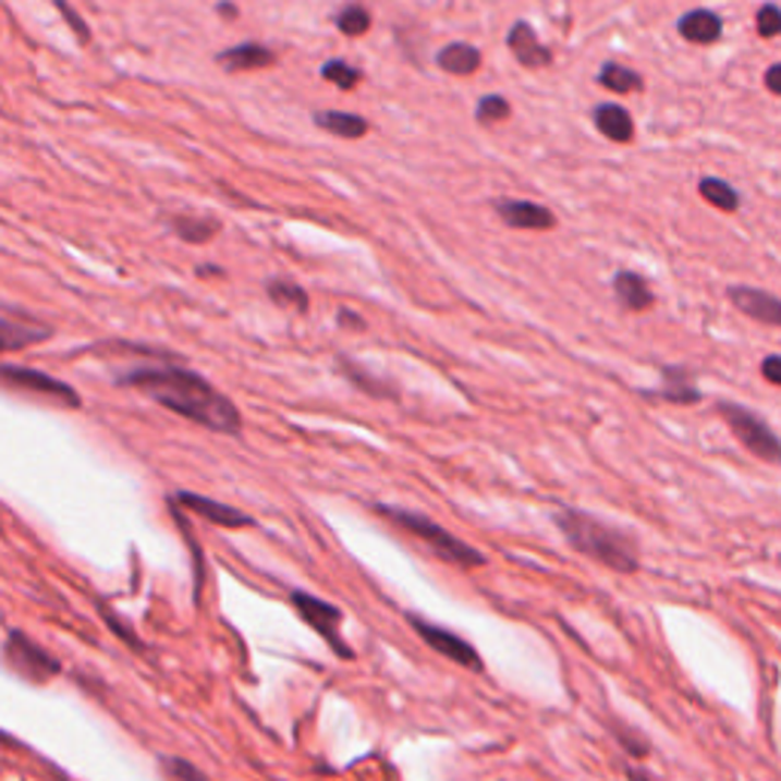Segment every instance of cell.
<instances>
[{"label": "cell", "mask_w": 781, "mask_h": 781, "mask_svg": "<svg viewBox=\"0 0 781 781\" xmlns=\"http://www.w3.org/2000/svg\"><path fill=\"white\" fill-rule=\"evenodd\" d=\"M120 388H132L144 398L156 400L159 406H166L181 418H190L202 428L217 430V434H230L235 437L242 430V413L223 391H217L215 385L193 369L178 367L174 357L166 364H147L123 373L117 379Z\"/></svg>", "instance_id": "1"}, {"label": "cell", "mask_w": 781, "mask_h": 781, "mask_svg": "<svg viewBox=\"0 0 781 781\" xmlns=\"http://www.w3.org/2000/svg\"><path fill=\"white\" fill-rule=\"evenodd\" d=\"M556 528L571 544V550L596 559L598 565L613 568L620 574H635L638 565H642L635 540L623 528L608 525V522H601L593 513H583V510H574V507H562V510H556Z\"/></svg>", "instance_id": "2"}, {"label": "cell", "mask_w": 781, "mask_h": 781, "mask_svg": "<svg viewBox=\"0 0 781 781\" xmlns=\"http://www.w3.org/2000/svg\"><path fill=\"white\" fill-rule=\"evenodd\" d=\"M373 510H376L379 516H385L391 525L403 528L406 535L418 537L437 559H443L446 565L464 568V571H474V568L486 565V556H483V552L471 547L467 540L452 535L449 528H443L440 522H434L430 516H425V513H415V510H406V507L385 504H376Z\"/></svg>", "instance_id": "3"}, {"label": "cell", "mask_w": 781, "mask_h": 781, "mask_svg": "<svg viewBox=\"0 0 781 781\" xmlns=\"http://www.w3.org/2000/svg\"><path fill=\"white\" fill-rule=\"evenodd\" d=\"M718 413L727 422V428L733 430L735 440L745 446L754 459L766 461V464H781V437L769 428L764 415H757L733 400H720Z\"/></svg>", "instance_id": "4"}, {"label": "cell", "mask_w": 781, "mask_h": 781, "mask_svg": "<svg viewBox=\"0 0 781 781\" xmlns=\"http://www.w3.org/2000/svg\"><path fill=\"white\" fill-rule=\"evenodd\" d=\"M3 659L7 666L13 669L16 674H22L25 681L32 684H44L49 678H59L62 674V662L47 654L40 644L28 638L25 632L19 629H10L7 632V644H3Z\"/></svg>", "instance_id": "5"}, {"label": "cell", "mask_w": 781, "mask_h": 781, "mask_svg": "<svg viewBox=\"0 0 781 781\" xmlns=\"http://www.w3.org/2000/svg\"><path fill=\"white\" fill-rule=\"evenodd\" d=\"M406 623L413 626L415 635L428 644L430 650H437L440 657L455 662V666H464V669H471V672L483 674V669H486V666H483V657L476 654V647L467 642V638H461L452 629L440 626V623H430L428 617H422V613L415 611L406 613Z\"/></svg>", "instance_id": "6"}, {"label": "cell", "mask_w": 781, "mask_h": 781, "mask_svg": "<svg viewBox=\"0 0 781 781\" xmlns=\"http://www.w3.org/2000/svg\"><path fill=\"white\" fill-rule=\"evenodd\" d=\"M291 605L293 611L300 613L308 626L315 629L324 642L330 644V650H333L339 659H354V650L345 644V638L339 635L342 611H339L337 605H330V601H324V598L312 596V593H303V589H293Z\"/></svg>", "instance_id": "7"}, {"label": "cell", "mask_w": 781, "mask_h": 781, "mask_svg": "<svg viewBox=\"0 0 781 781\" xmlns=\"http://www.w3.org/2000/svg\"><path fill=\"white\" fill-rule=\"evenodd\" d=\"M0 379L10 385V388L28 391V394H40V398H47L49 403H59V406H68V410H80V406H83L80 391H74L71 385L56 379V376H49V373H40V369L3 364Z\"/></svg>", "instance_id": "8"}, {"label": "cell", "mask_w": 781, "mask_h": 781, "mask_svg": "<svg viewBox=\"0 0 781 781\" xmlns=\"http://www.w3.org/2000/svg\"><path fill=\"white\" fill-rule=\"evenodd\" d=\"M174 504L193 510L196 516L211 522V525H220V528H247V525H254V516H247L245 510L211 501V498L196 495V491H178V495H174Z\"/></svg>", "instance_id": "9"}, {"label": "cell", "mask_w": 781, "mask_h": 781, "mask_svg": "<svg viewBox=\"0 0 781 781\" xmlns=\"http://www.w3.org/2000/svg\"><path fill=\"white\" fill-rule=\"evenodd\" d=\"M19 312L13 306L3 308V321H0V337H3V352H19V349H25V345H37V342H44V339L52 337V330L44 327V324H37L34 318L28 315H22L16 318Z\"/></svg>", "instance_id": "10"}, {"label": "cell", "mask_w": 781, "mask_h": 781, "mask_svg": "<svg viewBox=\"0 0 781 781\" xmlns=\"http://www.w3.org/2000/svg\"><path fill=\"white\" fill-rule=\"evenodd\" d=\"M727 293H730L733 306L739 308L742 315H748V318L760 324H769V327H781V300L776 293L757 291V288H742V284H735V288H730Z\"/></svg>", "instance_id": "11"}, {"label": "cell", "mask_w": 781, "mask_h": 781, "mask_svg": "<svg viewBox=\"0 0 781 781\" xmlns=\"http://www.w3.org/2000/svg\"><path fill=\"white\" fill-rule=\"evenodd\" d=\"M495 211L513 230H552L556 227V215H552L550 208H544V205H535V202H495Z\"/></svg>", "instance_id": "12"}, {"label": "cell", "mask_w": 781, "mask_h": 781, "mask_svg": "<svg viewBox=\"0 0 781 781\" xmlns=\"http://www.w3.org/2000/svg\"><path fill=\"white\" fill-rule=\"evenodd\" d=\"M507 47L516 56L522 68H547L552 62V52L537 40L535 28L528 22H516L507 34Z\"/></svg>", "instance_id": "13"}, {"label": "cell", "mask_w": 781, "mask_h": 781, "mask_svg": "<svg viewBox=\"0 0 781 781\" xmlns=\"http://www.w3.org/2000/svg\"><path fill=\"white\" fill-rule=\"evenodd\" d=\"M644 398L666 400V403H678V406H693V403L703 400V391L693 385L690 369L662 367V388L659 391H644Z\"/></svg>", "instance_id": "14"}, {"label": "cell", "mask_w": 781, "mask_h": 781, "mask_svg": "<svg viewBox=\"0 0 781 781\" xmlns=\"http://www.w3.org/2000/svg\"><path fill=\"white\" fill-rule=\"evenodd\" d=\"M215 62L220 68H227L230 74H242V71H260L276 64V52L263 44H239V47L220 49L215 56Z\"/></svg>", "instance_id": "15"}, {"label": "cell", "mask_w": 781, "mask_h": 781, "mask_svg": "<svg viewBox=\"0 0 781 781\" xmlns=\"http://www.w3.org/2000/svg\"><path fill=\"white\" fill-rule=\"evenodd\" d=\"M678 32L684 40L690 44H699V47H708V44H715L720 40V34H723V22H720L711 10H693L687 16L678 19Z\"/></svg>", "instance_id": "16"}, {"label": "cell", "mask_w": 781, "mask_h": 781, "mask_svg": "<svg viewBox=\"0 0 781 781\" xmlns=\"http://www.w3.org/2000/svg\"><path fill=\"white\" fill-rule=\"evenodd\" d=\"M613 293H617L620 306L629 308V312H647L654 306V291L638 272H626V269L617 272L613 276Z\"/></svg>", "instance_id": "17"}, {"label": "cell", "mask_w": 781, "mask_h": 781, "mask_svg": "<svg viewBox=\"0 0 781 781\" xmlns=\"http://www.w3.org/2000/svg\"><path fill=\"white\" fill-rule=\"evenodd\" d=\"M312 123L324 129V132H330V135H339V138H364L369 132V123L364 117H357V113H342V110H315L312 113Z\"/></svg>", "instance_id": "18"}, {"label": "cell", "mask_w": 781, "mask_h": 781, "mask_svg": "<svg viewBox=\"0 0 781 781\" xmlns=\"http://www.w3.org/2000/svg\"><path fill=\"white\" fill-rule=\"evenodd\" d=\"M593 120H596L598 132H601L605 138L617 141V144H629L632 135H635V123H632L629 110L620 108V105H611V101H608V105H598Z\"/></svg>", "instance_id": "19"}, {"label": "cell", "mask_w": 781, "mask_h": 781, "mask_svg": "<svg viewBox=\"0 0 781 781\" xmlns=\"http://www.w3.org/2000/svg\"><path fill=\"white\" fill-rule=\"evenodd\" d=\"M479 62H483L479 49L471 47V44H449L437 56V64L443 68L446 74H452V77H471L479 68Z\"/></svg>", "instance_id": "20"}, {"label": "cell", "mask_w": 781, "mask_h": 781, "mask_svg": "<svg viewBox=\"0 0 781 781\" xmlns=\"http://www.w3.org/2000/svg\"><path fill=\"white\" fill-rule=\"evenodd\" d=\"M169 227L174 230L178 239H184L186 245H205L208 239H215L220 232V223L211 217H186V215H171Z\"/></svg>", "instance_id": "21"}, {"label": "cell", "mask_w": 781, "mask_h": 781, "mask_svg": "<svg viewBox=\"0 0 781 781\" xmlns=\"http://www.w3.org/2000/svg\"><path fill=\"white\" fill-rule=\"evenodd\" d=\"M339 373L354 385V388H361V391H367L369 398H394V388L391 385H382L376 382V376L367 373V369L361 367V364H354L352 357H339L337 361Z\"/></svg>", "instance_id": "22"}, {"label": "cell", "mask_w": 781, "mask_h": 781, "mask_svg": "<svg viewBox=\"0 0 781 781\" xmlns=\"http://www.w3.org/2000/svg\"><path fill=\"white\" fill-rule=\"evenodd\" d=\"M598 83L605 86V89H611L617 95H629V93H642L644 89V80L632 71V68H623V64H601V71H598Z\"/></svg>", "instance_id": "23"}, {"label": "cell", "mask_w": 781, "mask_h": 781, "mask_svg": "<svg viewBox=\"0 0 781 781\" xmlns=\"http://www.w3.org/2000/svg\"><path fill=\"white\" fill-rule=\"evenodd\" d=\"M266 293L269 300L278 303V306L296 308V312H306L308 308V293L296 284V281H288V278H272L266 281Z\"/></svg>", "instance_id": "24"}, {"label": "cell", "mask_w": 781, "mask_h": 781, "mask_svg": "<svg viewBox=\"0 0 781 781\" xmlns=\"http://www.w3.org/2000/svg\"><path fill=\"white\" fill-rule=\"evenodd\" d=\"M699 193H703L705 202H711L720 211H735V208H739V193H735L727 181L703 178V181H699Z\"/></svg>", "instance_id": "25"}, {"label": "cell", "mask_w": 781, "mask_h": 781, "mask_svg": "<svg viewBox=\"0 0 781 781\" xmlns=\"http://www.w3.org/2000/svg\"><path fill=\"white\" fill-rule=\"evenodd\" d=\"M369 25H373L369 10L357 7V3H349V7H342L337 13V28L345 34V37H361V34L369 32Z\"/></svg>", "instance_id": "26"}, {"label": "cell", "mask_w": 781, "mask_h": 781, "mask_svg": "<svg viewBox=\"0 0 781 781\" xmlns=\"http://www.w3.org/2000/svg\"><path fill=\"white\" fill-rule=\"evenodd\" d=\"M510 113H513V108H510L504 95H483L479 105H476V123H504V120H510Z\"/></svg>", "instance_id": "27"}, {"label": "cell", "mask_w": 781, "mask_h": 781, "mask_svg": "<svg viewBox=\"0 0 781 781\" xmlns=\"http://www.w3.org/2000/svg\"><path fill=\"white\" fill-rule=\"evenodd\" d=\"M321 77L327 80V83L339 86V89H354V86L364 80V74H361L354 64L342 62V59H333V62H327L321 68Z\"/></svg>", "instance_id": "28"}, {"label": "cell", "mask_w": 781, "mask_h": 781, "mask_svg": "<svg viewBox=\"0 0 781 781\" xmlns=\"http://www.w3.org/2000/svg\"><path fill=\"white\" fill-rule=\"evenodd\" d=\"M159 766H162L166 779L171 781H211L202 772L199 766H193L190 760H184V757H162Z\"/></svg>", "instance_id": "29"}, {"label": "cell", "mask_w": 781, "mask_h": 781, "mask_svg": "<svg viewBox=\"0 0 781 781\" xmlns=\"http://www.w3.org/2000/svg\"><path fill=\"white\" fill-rule=\"evenodd\" d=\"M611 730L613 735L623 742V748L629 751V754H635V757H644L647 751H650V745H647V739H644L642 733H635V730H629L626 723H620V720H611Z\"/></svg>", "instance_id": "30"}, {"label": "cell", "mask_w": 781, "mask_h": 781, "mask_svg": "<svg viewBox=\"0 0 781 781\" xmlns=\"http://www.w3.org/2000/svg\"><path fill=\"white\" fill-rule=\"evenodd\" d=\"M757 34H760V37H779L781 34V7H776V3H766V7H760V13H757Z\"/></svg>", "instance_id": "31"}, {"label": "cell", "mask_w": 781, "mask_h": 781, "mask_svg": "<svg viewBox=\"0 0 781 781\" xmlns=\"http://www.w3.org/2000/svg\"><path fill=\"white\" fill-rule=\"evenodd\" d=\"M56 7L62 10V16L68 19V25H71V28L77 32L80 40H83V44H89V28H86V22H83V19H80L77 13H74V10H71L68 3H64V0H56Z\"/></svg>", "instance_id": "32"}, {"label": "cell", "mask_w": 781, "mask_h": 781, "mask_svg": "<svg viewBox=\"0 0 781 781\" xmlns=\"http://www.w3.org/2000/svg\"><path fill=\"white\" fill-rule=\"evenodd\" d=\"M760 373H764L766 382L779 385V388H781V354H769V357H764V364H760Z\"/></svg>", "instance_id": "33"}, {"label": "cell", "mask_w": 781, "mask_h": 781, "mask_svg": "<svg viewBox=\"0 0 781 781\" xmlns=\"http://www.w3.org/2000/svg\"><path fill=\"white\" fill-rule=\"evenodd\" d=\"M764 83H766V89H769V93L781 95V64H772V68L766 71Z\"/></svg>", "instance_id": "34"}, {"label": "cell", "mask_w": 781, "mask_h": 781, "mask_svg": "<svg viewBox=\"0 0 781 781\" xmlns=\"http://www.w3.org/2000/svg\"><path fill=\"white\" fill-rule=\"evenodd\" d=\"M339 324H352L354 330H364V321L357 315H352V312H345V308L339 312Z\"/></svg>", "instance_id": "35"}, {"label": "cell", "mask_w": 781, "mask_h": 781, "mask_svg": "<svg viewBox=\"0 0 781 781\" xmlns=\"http://www.w3.org/2000/svg\"><path fill=\"white\" fill-rule=\"evenodd\" d=\"M626 779L629 781H654L650 776H647V772H644V769H635V766H629Z\"/></svg>", "instance_id": "36"}, {"label": "cell", "mask_w": 781, "mask_h": 781, "mask_svg": "<svg viewBox=\"0 0 781 781\" xmlns=\"http://www.w3.org/2000/svg\"><path fill=\"white\" fill-rule=\"evenodd\" d=\"M217 13H220V16H223V19H235V16H239V10H235L232 3H217Z\"/></svg>", "instance_id": "37"}, {"label": "cell", "mask_w": 781, "mask_h": 781, "mask_svg": "<svg viewBox=\"0 0 781 781\" xmlns=\"http://www.w3.org/2000/svg\"><path fill=\"white\" fill-rule=\"evenodd\" d=\"M199 276H220V269L217 266H202V269H196Z\"/></svg>", "instance_id": "38"}]
</instances>
